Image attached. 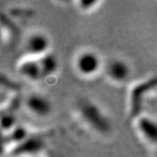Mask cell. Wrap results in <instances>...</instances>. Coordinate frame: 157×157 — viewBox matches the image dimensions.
Segmentation results:
<instances>
[{
    "mask_svg": "<svg viewBox=\"0 0 157 157\" xmlns=\"http://www.w3.org/2000/svg\"><path fill=\"white\" fill-rule=\"evenodd\" d=\"M77 112L84 124L99 134L112 131V122L105 112L88 98H81L77 102Z\"/></svg>",
    "mask_w": 157,
    "mask_h": 157,
    "instance_id": "cell-1",
    "label": "cell"
},
{
    "mask_svg": "<svg viewBox=\"0 0 157 157\" xmlns=\"http://www.w3.org/2000/svg\"><path fill=\"white\" fill-rule=\"evenodd\" d=\"M74 64L78 74L84 78L95 76L102 67L99 55L91 49H84L78 52L75 58Z\"/></svg>",
    "mask_w": 157,
    "mask_h": 157,
    "instance_id": "cell-2",
    "label": "cell"
},
{
    "mask_svg": "<svg viewBox=\"0 0 157 157\" xmlns=\"http://www.w3.org/2000/svg\"><path fill=\"white\" fill-rule=\"evenodd\" d=\"M24 105L30 115L39 118L48 117L53 111L50 99L44 95L36 92L30 93L25 98Z\"/></svg>",
    "mask_w": 157,
    "mask_h": 157,
    "instance_id": "cell-3",
    "label": "cell"
},
{
    "mask_svg": "<svg viewBox=\"0 0 157 157\" xmlns=\"http://www.w3.org/2000/svg\"><path fill=\"white\" fill-rule=\"evenodd\" d=\"M49 37L41 30H34L29 33L25 39L24 48L29 57L39 58L49 52Z\"/></svg>",
    "mask_w": 157,
    "mask_h": 157,
    "instance_id": "cell-4",
    "label": "cell"
},
{
    "mask_svg": "<svg viewBox=\"0 0 157 157\" xmlns=\"http://www.w3.org/2000/svg\"><path fill=\"white\" fill-rule=\"evenodd\" d=\"M104 70L109 80L115 83L126 82L132 71L129 63L119 57L110 59L105 64Z\"/></svg>",
    "mask_w": 157,
    "mask_h": 157,
    "instance_id": "cell-5",
    "label": "cell"
},
{
    "mask_svg": "<svg viewBox=\"0 0 157 157\" xmlns=\"http://www.w3.org/2000/svg\"><path fill=\"white\" fill-rule=\"evenodd\" d=\"M138 133L151 145H157V120L149 116H139L136 121Z\"/></svg>",
    "mask_w": 157,
    "mask_h": 157,
    "instance_id": "cell-6",
    "label": "cell"
},
{
    "mask_svg": "<svg viewBox=\"0 0 157 157\" xmlns=\"http://www.w3.org/2000/svg\"><path fill=\"white\" fill-rule=\"evenodd\" d=\"M17 72L22 77L28 81L37 82L43 78V74L38 58L29 57L22 60L18 66Z\"/></svg>",
    "mask_w": 157,
    "mask_h": 157,
    "instance_id": "cell-7",
    "label": "cell"
},
{
    "mask_svg": "<svg viewBox=\"0 0 157 157\" xmlns=\"http://www.w3.org/2000/svg\"><path fill=\"white\" fill-rule=\"evenodd\" d=\"M44 142L38 136H28L22 142L16 144L13 150L14 155H33L43 151Z\"/></svg>",
    "mask_w": 157,
    "mask_h": 157,
    "instance_id": "cell-8",
    "label": "cell"
},
{
    "mask_svg": "<svg viewBox=\"0 0 157 157\" xmlns=\"http://www.w3.org/2000/svg\"><path fill=\"white\" fill-rule=\"evenodd\" d=\"M41 70L43 74V78L50 77L57 72L59 68V63L56 56L50 51L38 58Z\"/></svg>",
    "mask_w": 157,
    "mask_h": 157,
    "instance_id": "cell-9",
    "label": "cell"
},
{
    "mask_svg": "<svg viewBox=\"0 0 157 157\" xmlns=\"http://www.w3.org/2000/svg\"><path fill=\"white\" fill-rule=\"evenodd\" d=\"M1 127L2 130L7 131V132L13 131L15 127H17L15 117L10 114H3L1 117Z\"/></svg>",
    "mask_w": 157,
    "mask_h": 157,
    "instance_id": "cell-10",
    "label": "cell"
},
{
    "mask_svg": "<svg viewBox=\"0 0 157 157\" xmlns=\"http://www.w3.org/2000/svg\"><path fill=\"white\" fill-rule=\"evenodd\" d=\"M96 4H98L97 1H81V2H78V6H80V8L83 10H89Z\"/></svg>",
    "mask_w": 157,
    "mask_h": 157,
    "instance_id": "cell-11",
    "label": "cell"
}]
</instances>
